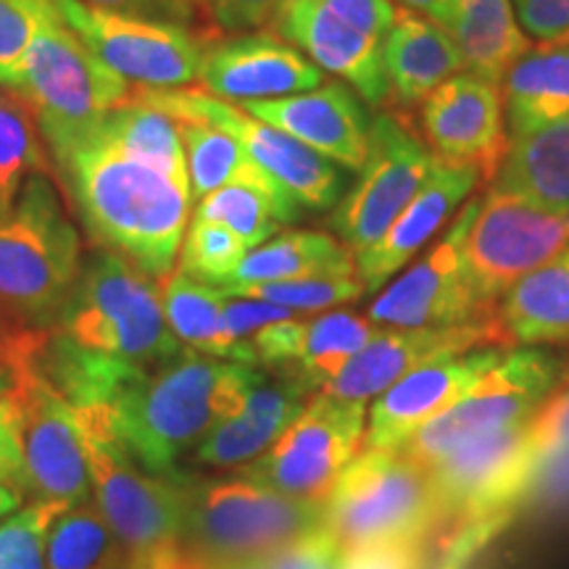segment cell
<instances>
[{
	"label": "cell",
	"mask_w": 569,
	"mask_h": 569,
	"mask_svg": "<svg viewBox=\"0 0 569 569\" xmlns=\"http://www.w3.org/2000/svg\"><path fill=\"white\" fill-rule=\"evenodd\" d=\"M48 569H130L124 543L90 501L71 503L48 532Z\"/></svg>",
	"instance_id": "34"
},
{
	"label": "cell",
	"mask_w": 569,
	"mask_h": 569,
	"mask_svg": "<svg viewBox=\"0 0 569 569\" xmlns=\"http://www.w3.org/2000/svg\"><path fill=\"white\" fill-rule=\"evenodd\" d=\"M32 174H46L32 111L17 96L0 90V213L11 209Z\"/></svg>",
	"instance_id": "37"
},
{
	"label": "cell",
	"mask_w": 569,
	"mask_h": 569,
	"mask_svg": "<svg viewBox=\"0 0 569 569\" xmlns=\"http://www.w3.org/2000/svg\"><path fill=\"white\" fill-rule=\"evenodd\" d=\"M446 32L465 59V69L501 84L530 40L511 0H451Z\"/></svg>",
	"instance_id": "30"
},
{
	"label": "cell",
	"mask_w": 569,
	"mask_h": 569,
	"mask_svg": "<svg viewBox=\"0 0 569 569\" xmlns=\"http://www.w3.org/2000/svg\"><path fill=\"white\" fill-rule=\"evenodd\" d=\"M480 203L482 196L472 198L443 238L375 298L367 311L369 322L403 330L490 322L475 309L465 274V243Z\"/></svg>",
	"instance_id": "16"
},
{
	"label": "cell",
	"mask_w": 569,
	"mask_h": 569,
	"mask_svg": "<svg viewBox=\"0 0 569 569\" xmlns=\"http://www.w3.org/2000/svg\"><path fill=\"white\" fill-rule=\"evenodd\" d=\"M46 140L96 246L153 280L172 274L193 209L188 172L127 153L84 127Z\"/></svg>",
	"instance_id": "2"
},
{
	"label": "cell",
	"mask_w": 569,
	"mask_h": 569,
	"mask_svg": "<svg viewBox=\"0 0 569 569\" xmlns=\"http://www.w3.org/2000/svg\"><path fill=\"white\" fill-rule=\"evenodd\" d=\"M419 124L438 161L493 180L509 146L501 84L459 71L425 98Z\"/></svg>",
	"instance_id": "17"
},
{
	"label": "cell",
	"mask_w": 569,
	"mask_h": 569,
	"mask_svg": "<svg viewBox=\"0 0 569 569\" xmlns=\"http://www.w3.org/2000/svg\"><path fill=\"white\" fill-rule=\"evenodd\" d=\"M436 156L393 113H380L369 124V151L359 169V180L332 213L340 243L353 256L386 234L390 222L417 196Z\"/></svg>",
	"instance_id": "15"
},
{
	"label": "cell",
	"mask_w": 569,
	"mask_h": 569,
	"mask_svg": "<svg viewBox=\"0 0 569 569\" xmlns=\"http://www.w3.org/2000/svg\"><path fill=\"white\" fill-rule=\"evenodd\" d=\"M503 346H482L465 353L438 356L377 396L369 409L365 446L401 448L432 417L457 403L490 367L503 359Z\"/></svg>",
	"instance_id": "18"
},
{
	"label": "cell",
	"mask_w": 569,
	"mask_h": 569,
	"mask_svg": "<svg viewBox=\"0 0 569 569\" xmlns=\"http://www.w3.org/2000/svg\"><path fill=\"white\" fill-rule=\"evenodd\" d=\"M356 272V256L327 232H280L246 256L222 288Z\"/></svg>",
	"instance_id": "32"
},
{
	"label": "cell",
	"mask_w": 569,
	"mask_h": 569,
	"mask_svg": "<svg viewBox=\"0 0 569 569\" xmlns=\"http://www.w3.org/2000/svg\"><path fill=\"white\" fill-rule=\"evenodd\" d=\"M325 501L277 493L246 478L193 482L180 546L206 569L264 559L322 525Z\"/></svg>",
	"instance_id": "6"
},
{
	"label": "cell",
	"mask_w": 569,
	"mask_h": 569,
	"mask_svg": "<svg viewBox=\"0 0 569 569\" xmlns=\"http://www.w3.org/2000/svg\"><path fill=\"white\" fill-rule=\"evenodd\" d=\"M436 553L443 551L430 538L388 540L346 553L343 569H438Z\"/></svg>",
	"instance_id": "44"
},
{
	"label": "cell",
	"mask_w": 569,
	"mask_h": 569,
	"mask_svg": "<svg viewBox=\"0 0 569 569\" xmlns=\"http://www.w3.org/2000/svg\"><path fill=\"white\" fill-rule=\"evenodd\" d=\"M13 432L19 443V496L30 503L90 501L88 451L77 409L34 361L9 369Z\"/></svg>",
	"instance_id": "10"
},
{
	"label": "cell",
	"mask_w": 569,
	"mask_h": 569,
	"mask_svg": "<svg viewBox=\"0 0 569 569\" xmlns=\"http://www.w3.org/2000/svg\"><path fill=\"white\" fill-rule=\"evenodd\" d=\"M248 113L277 127L327 161L359 172L369 151V119L346 84L330 82L296 96L243 103Z\"/></svg>",
	"instance_id": "22"
},
{
	"label": "cell",
	"mask_w": 569,
	"mask_h": 569,
	"mask_svg": "<svg viewBox=\"0 0 569 569\" xmlns=\"http://www.w3.org/2000/svg\"><path fill=\"white\" fill-rule=\"evenodd\" d=\"M232 296L259 298L290 311H330L338 306L359 301L367 293L359 272L348 274H317L303 277V280H282V282H261V284H234L222 288Z\"/></svg>",
	"instance_id": "38"
},
{
	"label": "cell",
	"mask_w": 569,
	"mask_h": 569,
	"mask_svg": "<svg viewBox=\"0 0 569 569\" xmlns=\"http://www.w3.org/2000/svg\"><path fill=\"white\" fill-rule=\"evenodd\" d=\"M98 9L127 13V17L167 21V24L190 27L201 17L193 0H88Z\"/></svg>",
	"instance_id": "50"
},
{
	"label": "cell",
	"mask_w": 569,
	"mask_h": 569,
	"mask_svg": "<svg viewBox=\"0 0 569 569\" xmlns=\"http://www.w3.org/2000/svg\"><path fill=\"white\" fill-rule=\"evenodd\" d=\"M19 443L17 432H13V411H11V396L6 393L0 398V486L3 488H19Z\"/></svg>",
	"instance_id": "52"
},
{
	"label": "cell",
	"mask_w": 569,
	"mask_h": 569,
	"mask_svg": "<svg viewBox=\"0 0 569 569\" xmlns=\"http://www.w3.org/2000/svg\"><path fill=\"white\" fill-rule=\"evenodd\" d=\"M403 6L417 13H425L427 19L438 21L440 27H446L448 11H451V0H401Z\"/></svg>",
	"instance_id": "54"
},
{
	"label": "cell",
	"mask_w": 569,
	"mask_h": 569,
	"mask_svg": "<svg viewBox=\"0 0 569 569\" xmlns=\"http://www.w3.org/2000/svg\"><path fill=\"white\" fill-rule=\"evenodd\" d=\"M80 272V232L48 174H32L0 213V365L38 356Z\"/></svg>",
	"instance_id": "3"
},
{
	"label": "cell",
	"mask_w": 569,
	"mask_h": 569,
	"mask_svg": "<svg viewBox=\"0 0 569 569\" xmlns=\"http://www.w3.org/2000/svg\"><path fill=\"white\" fill-rule=\"evenodd\" d=\"M201 17L224 32L259 30L277 19L284 0H193Z\"/></svg>",
	"instance_id": "46"
},
{
	"label": "cell",
	"mask_w": 569,
	"mask_h": 569,
	"mask_svg": "<svg viewBox=\"0 0 569 569\" xmlns=\"http://www.w3.org/2000/svg\"><path fill=\"white\" fill-rule=\"evenodd\" d=\"M377 325L351 311H327L315 319H282L251 340L256 367L301 382L311 396L322 393L348 359L365 348Z\"/></svg>",
	"instance_id": "21"
},
{
	"label": "cell",
	"mask_w": 569,
	"mask_h": 569,
	"mask_svg": "<svg viewBox=\"0 0 569 569\" xmlns=\"http://www.w3.org/2000/svg\"><path fill=\"white\" fill-rule=\"evenodd\" d=\"M130 569H206V567L198 565V561L190 557L182 546H174V549L159 551L148 559L132 561Z\"/></svg>",
	"instance_id": "53"
},
{
	"label": "cell",
	"mask_w": 569,
	"mask_h": 569,
	"mask_svg": "<svg viewBox=\"0 0 569 569\" xmlns=\"http://www.w3.org/2000/svg\"><path fill=\"white\" fill-rule=\"evenodd\" d=\"M127 103L148 106V109L172 117L174 122L211 124L217 130L232 134L246 148L248 156L269 177H274L301 206H309V209H330L338 201L343 177L338 174L332 161H327L325 156L315 153L303 142L277 130V127L256 119L243 106L238 109L234 103L222 101V98L211 96V92L190 88L130 90Z\"/></svg>",
	"instance_id": "11"
},
{
	"label": "cell",
	"mask_w": 569,
	"mask_h": 569,
	"mask_svg": "<svg viewBox=\"0 0 569 569\" xmlns=\"http://www.w3.org/2000/svg\"><path fill=\"white\" fill-rule=\"evenodd\" d=\"M311 393L290 377L256 375L243 407L213 425L196 448V461L206 467H246L267 451L296 422Z\"/></svg>",
	"instance_id": "25"
},
{
	"label": "cell",
	"mask_w": 569,
	"mask_h": 569,
	"mask_svg": "<svg viewBox=\"0 0 569 569\" xmlns=\"http://www.w3.org/2000/svg\"><path fill=\"white\" fill-rule=\"evenodd\" d=\"M224 290L198 282L180 269L161 280L163 315L174 338L193 351L246 365V356L224 330Z\"/></svg>",
	"instance_id": "33"
},
{
	"label": "cell",
	"mask_w": 569,
	"mask_h": 569,
	"mask_svg": "<svg viewBox=\"0 0 569 569\" xmlns=\"http://www.w3.org/2000/svg\"><path fill=\"white\" fill-rule=\"evenodd\" d=\"M565 361L543 346L507 348L496 367L457 403L419 427L398 451L427 469L469 440L528 422L559 382Z\"/></svg>",
	"instance_id": "8"
},
{
	"label": "cell",
	"mask_w": 569,
	"mask_h": 569,
	"mask_svg": "<svg viewBox=\"0 0 569 569\" xmlns=\"http://www.w3.org/2000/svg\"><path fill=\"white\" fill-rule=\"evenodd\" d=\"M528 443L532 459L559 446H569V359L565 361L557 386L528 419Z\"/></svg>",
	"instance_id": "45"
},
{
	"label": "cell",
	"mask_w": 569,
	"mask_h": 569,
	"mask_svg": "<svg viewBox=\"0 0 569 569\" xmlns=\"http://www.w3.org/2000/svg\"><path fill=\"white\" fill-rule=\"evenodd\" d=\"M290 317H296V311L282 309V306H274L269 301H259V298H246V296H232V293L224 296V309H222L224 330L227 336L232 338V343L243 351L246 365L251 367H256L253 348H251V340L256 332H261L264 327L282 322V319H290Z\"/></svg>",
	"instance_id": "43"
},
{
	"label": "cell",
	"mask_w": 569,
	"mask_h": 569,
	"mask_svg": "<svg viewBox=\"0 0 569 569\" xmlns=\"http://www.w3.org/2000/svg\"><path fill=\"white\" fill-rule=\"evenodd\" d=\"M517 515H569V446H559L530 461L528 478L515 503Z\"/></svg>",
	"instance_id": "42"
},
{
	"label": "cell",
	"mask_w": 569,
	"mask_h": 569,
	"mask_svg": "<svg viewBox=\"0 0 569 569\" xmlns=\"http://www.w3.org/2000/svg\"><path fill=\"white\" fill-rule=\"evenodd\" d=\"M230 569H272L267 565V557L264 559H256V561H246V565H238V567H230Z\"/></svg>",
	"instance_id": "57"
},
{
	"label": "cell",
	"mask_w": 569,
	"mask_h": 569,
	"mask_svg": "<svg viewBox=\"0 0 569 569\" xmlns=\"http://www.w3.org/2000/svg\"><path fill=\"white\" fill-rule=\"evenodd\" d=\"M490 188L551 213H569V117L511 138Z\"/></svg>",
	"instance_id": "28"
},
{
	"label": "cell",
	"mask_w": 569,
	"mask_h": 569,
	"mask_svg": "<svg viewBox=\"0 0 569 569\" xmlns=\"http://www.w3.org/2000/svg\"><path fill=\"white\" fill-rule=\"evenodd\" d=\"M493 325L503 348L569 346V243L507 290Z\"/></svg>",
	"instance_id": "27"
},
{
	"label": "cell",
	"mask_w": 569,
	"mask_h": 569,
	"mask_svg": "<svg viewBox=\"0 0 569 569\" xmlns=\"http://www.w3.org/2000/svg\"><path fill=\"white\" fill-rule=\"evenodd\" d=\"M84 130L96 134V138L111 142V146L122 148L127 153L159 163L163 169L188 172L180 127H177L172 117L148 109V106L124 103L119 109L98 117L96 122L84 124Z\"/></svg>",
	"instance_id": "35"
},
{
	"label": "cell",
	"mask_w": 569,
	"mask_h": 569,
	"mask_svg": "<svg viewBox=\"0 0 569 569\" xmlns=\"http://www.w3.org/2000/svg\"><path fill=\"white\" fill-rule=\"evenodd\" d=\"M71 503L40 501L0 525V569H48L46 549L53 522Z\"/></svg>",
	"instance_id": "40"
},
{
	"label": "cell",
	"mask_w": 569,
	"mask_h": 569,
	"mask_svg": "<svg viewBox=\"0 0 569 569\" xmlns=\"http://www.w3.org/2000/svg\"><path fill=\"white\" fill-rule=\"evenodd\" d=\"M177 127L182 134L190 190H193L196 201L219 188L240 184V188L261 190V193L288 206L290 211L301 213V203L274 177H269L232 134L198 122H177Z\"/></svg>",
	"instance_id": "31"
},
{
	"label": "cell",
	"mask_w": 569,
	"mask_h": 569,
	"mask_svg": "<svg viewBox=\"0 0 569 569\" xmlns=\"http://www.w3.org/2000/svg\"><path fill=\"white\" fill-rule=\"evenodd\" d=\"M180 351L161 280L98 248L32 361L74 409H109L130 382Z\"/></svg>",
	"instance_id": "1"
},
{
	"label": "cell",
	"mask_w": 569,
	"mask_h": 569,
	"mask_svg": "<svg viewBox=\"0 0 569 569\" xmlns=\"http://www.w3.org/2000/svg\"><path fill=\"white\" fill-rule=\"evenodd\" d=\"M519 24L540 42L569 40V0H511Z\"/></svg>",
	"instance_id": "48"
},
{
	"label": "cell",
	"mask_w": 569,
	"mask_h": 569,
	"mask_svg": "<svg viewBox=\"0 0 569 569\" xmlns=\"http://www.w3.org/2000/svg\"><path fill=\"white\" fill-rule=\"evenodd\" d=\"M501 530L503 525L498 522L475 525V528L465 530L461 536H457L446 546L443 553H440L438 569H469V565L478 559V553L486 549L490 540H493Z\"/></svg>",
	"instance_id": "51"
},
{
	"label": "cell",
	"mask_w": 569,
	"mask_h": 569,
	"mask_svg": "<svg viewBox=\"0 0 569 569\" xmlns=\"http://www.w3.org/2000/svg\"><path fill=\"white\" fill-rule=\"evenodd\" d=\"M480 180L482 177L475 169L436 161L430 177L407 203V209L390 222L386 234L365 253L356 256V272L365 282L367 293H377L382 284L393 280V274L401 272L436 238L446 219L478 188Z\"/></svg>",
	"instance_id": "24"
},
{
	"label": "cell",
	"mask_w": 569,
	"mask_h": 569,
	"mask_svg": "<svg viewBox=\"0 0 569 569\" xmlns=\"http://www.w3.org/2000/svg\"><path fill=\"white\" fill-rule=\"evenodd\" d=\"M322 528L343 553L388 540H436L438 503L430 472L398 448H365L325 498Z\"/></svg>",
	"instance_id": "7"
},
{
	"label": "cell",
	"mask_w": 569,
	"mask_h": 569,
	"mask_svg": "<svg viewBox=\"0 0 569 569\" xmlns=\"http://www.w3.org/2000/svg\"><path fill=\"white\" fill-rule=\"evenodd\" d=\"M315 3L325 6L327 11H332L348 24H353L356 30L380 42L386 40L388 30L393 27L398 11L393 0H315Z\"/></svg>",
	"instance_id": "49"
},
{
	"label": "cell",
	"mask_w": 569,
	"mask_h": 569,
	"mask_svg": "<svg viewBox=\"0 0 569 569\" xmlns=\"http://www.w3.org/2000/svg\"><path fill=\"white\" fill-rule=\"evenodd\" d=\"M298 217L301 213L290 211L288 206L274 201L261 190L240 188V184L219 188L203 196L193 211V219L217 222L232 230L248 246V251L264 246L280 232L282 222H293Z\"/></svg>",
	"instance_id": "36"
},
{
	"label": "cell",
	"mask_w": 569,
	"mask_h": 569,
	"mask_svg": "<svg viewBox=\"0 0 569 569\" xmlns=\"http://www.w3.org/2000/svg\"><path fill=\"white\" fill-rule=\"evenodd\" d=\"M567 42H569V40H567Z\"/></svg>",
	"instance_id": "58"
},
{
	"label": "cell",
	"mask_w": 569,
	"mask_h": 569,
	"mask_svg": "<svg viewBox=\"0 0 569 569\" xmlns=\"http://www.w3.org/2000/svg\"><path fill=\"white\" fill-rule=\"evenodd\" d=\"M77 417L98 509L124 543L130 559L140 561L180 546L193 480L180 472L153 475L142 469L113 436L106 407L77 409Z\"/></svg>",
	"instance_id": "5"
},
{
	"label": "cell",
	"mask_w": 569,
	"mask_h": 569,
	"mask_svg": "<svg viewBox=\"0 0 569 569\" xmlns=\"http://www.w3.org/2000/svg\"><path fill=\"white\" fill-rule=\"evenodd\" d=\"M382 69L388 98L403 109L425 103L432 90L459 71H467L446 27L407 6L396 11L393 27L382 40Z\"/></svg>",
	"instance_id": "26"
},
{
	"label": "cell",
	"mask_w": 569,
	"mask_h": 569,
	"mask_svg": "<svg viewBox=\"0 0 569 569\" xmlns=\"http://www.w3.org/2000/svg\"><path fill=\"white\" fill-rule=\"evenodd\" d=\"M346 553L332 540L322 525L293 540L284 549L269 553L267 565L272 569H343Z\"/></svg>",
	"instance_id": "47"
},
{
	"label": "cell",
	"mask_w": 569,
	"mask_h": 569,
	"mask_svg": "<svg viewBox=\"0 0 569 569\" xmlns=\"http://www.w3.org/2000/svg\"><path fill=\"white\" fill-rule=\"evenodd\" d=\"M482 346H501L493 319L480 325L422 327V330L377 327L372 340L348 359V365L332 377L322 393L340 401L367 403L427 361Z\"/></svg>",
	"instance_id": "19"
},
{
	"label": "cell",
	"mask_w": 569,
	"mask_h": 569,
	"mask_svg": "<svg viewBox=\"0 0 569 569\" xmlns=\"http://www.w3.org/2000/svg\"><path fill=\"white\" fill-rule=\"evenodd\" d=\"M507 134L519 138L569 117V42H540L501 82Z\"/></svg>",
	"instance_id": "29"
},
{
	"label": "cell",
	"mask_w": 569,
	"mask_h": 569,
	"mask_svg": "<svg viewBox=\"0 0 569 569\" xmlns=\"http://www.w3.org/2000/svg\"><path fill=\"white\" fill-rule=\"evenodd\" d=\"M84 46L127 82L180 90L201 80L206 46L188 27L106 11L88 0H56Z\"/></svg>",
	"instance_id": "14"
},
{
	"label": "cell",
	"mask_w": 569,
	"mask_h": 569,
	"mask_svg": "<svg viewBox=\"0 0 569 569\" xmlns=\"http://www.w3.org/2000/svg\"><path fill=\"white\" fill-rule=\"evenodd\" d=\"M251 253L243 240L224 224L193 219L184 232L180 248V272L206 284H222L238 272L246 256Z\"/></svg>",
	"instance_id": "39"
},
{
	"label": "cell",
	"mask_w": 569,
	"mask_h": 569,
	"mask_svg": "<svg viewBox=\"0 0 569 569\" xmlns=\"http://www.w3.org/2000/svg\"><path fill=\"white\" fill-rule=\"evenodd\" d=\"M259 367L193 351L174 353L130 382L109 407L113 436L153 475H174L211 427L243 407Z\"/></svg>",
	"instance_id": "4"
},
{
	"label": "cell",
	"mask_w": 569,
	"mask_h": 569,
	"mask_svg": "<svg viewBox=\"0 0 569 569\" xmlns=\"http://www.w3.org/2000/svg\"><path fill=\"white\" fill-rule=\"evenodd\" d=\"M17 98L38 119L42 138H53L124 106L130 82L84 46L53 0L27 51Z\"/></svg>",
	"instance_id": "9"
},
{
	"label": "cell",
	"mask_w": 569,
	"mask_h": 569,
	"mask_svg": "<svg viewBox=\"0 0 569 569\" xmlns=\"http://www.w3.org/2000/svg\"><path fill=\"white\" fill-rule=\"evenodd\" d=\"M567 243L569 213L543 211L490 188L465 243L467 288L480 317L493 319L507 290L553 259Z\"/></svg>",
	"instance_id": "12"
},
{
	"label": "cell",
	"mask_w": 569,
	"mask_h": 569,
	"mask_svg": "<svg viewBox=\"0 0 569 569\" xmlns=\"http://www.w3.org/2000/svg\"><path fill=\"white\" fill-rule=\"evenodd\" d=\"M53 0H0V90L17 96L34 32Z\"/></svg>",
	"instance_id": "41"
},
{
	"label": "cell",
	"mask_w": 569,
	"mask_h": 569,
	"mask_svg": "<svg viewBox=\"0 0 569 569\" xmlns=\"http://www.w3.org/2000/svg\"><path fill=\"white\" fill-rule=\"evenodd\" d=\"M19 501H21L19 490L0 486V515H9V511H11L13 507H17Z\"/></svg>",
	"instance_id": "55"
},
{
	"label": "cell",
	"mask_w": 569,
	"mask_h": 569,
	"mask_svg": "<svg viewBox=\"0 0 569 569\" xmlns=\"http://www.w3.org/2000/svg\"><path fill=\"white\" fill-rule=\"evenodd\" d=\"M9 390H11V372L0 365V398L9 393Z\"/></svg>",
	"instance_id": "56"
},
{
	"label": "cell",
	"mask_w": 569,
	"mask_h": 569,
	"mask_svg": "<svg viewBox=\"0 0 569 569\" xmlns=\"http://www.w3.org/2000/svg\"><path fill=\"white\" fill-rule=\"evenodd\" d=\"M274 27L282 40L296 46L322 71L351 84L367 103L388 101L380 40L356 30L315 0H284Z\"/></svg>",
	"instance_id": "23"
},
{
	"label": "cell",
	"mask_w": 569,
	"mask_h": 569,
	"mask_svg": "<svg viewBox=\"0 0 569 569\" xmlns=\"http://www.w3.org/2000/svg\"><path fill=\"white\" fill-rule=\"evenodd\" d=\"M365 432L367 403L315 393L296 422L238 475L277 493L325 501L365 446Z\"/></svg>",
	"instance_id": "13"
},
{
	"label": "cell",
	"mask_w": 569,
	"mask_h": 569,
	"mask_svg": "<svg viewBox=\"0 0 569 569\" xmlns=\"http://www.w3.org/2000/svg\"><path fill=\"white\" fill-rule=\"evenodd\" d=\"M206 92L234 103L272 101L325 84V71L272 32H248L206 48Z\"/></svg>",
	"instance_id": "20"
}]
</instances>
